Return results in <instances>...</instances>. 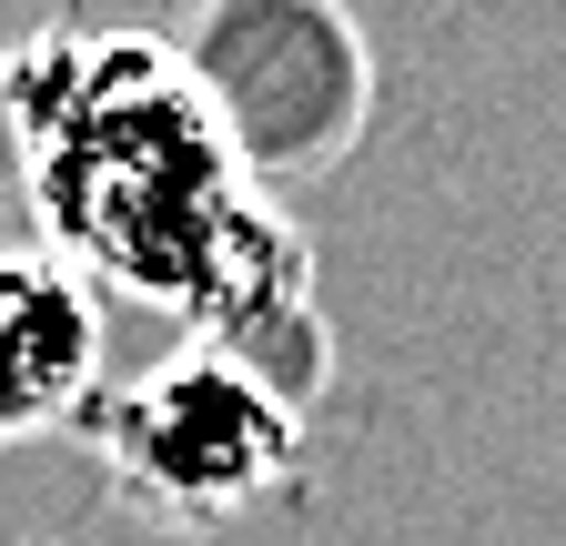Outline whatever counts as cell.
<instances>
[{
	"instance_id": "obj_2",
	"label": "cell",
	"mask_w": 566,
	"mask_h": 546,
	"mask_svg": "<svg viewBox=\"0 0 566 546\" xmlns=\"http://www.w3.org/2000/svg\"><path fill=\"white\" fill-rule=\"evenodd\" d=\"M71 435L132 516H153L172 536H212L304 475V416L212 345H182L172 365L92 395Z\"/></svg>"
},
{
	"instance_id": "obj_1",
	"label": "cell",
	"mask_w": 566,
	"mask_h": 546,
	"mask_svg": "<svg viewBox=\"0 0 566 546\" xmlns=\"http://www.w3.org/2000/svg\"><path fill=\"white\" fill-rule=\"evenodd\" d=\"M0 143L21 162L41 243L163 304L192 345L233 355L283 405L324 395V314L283 202L243 182L192 72L153 31H31L0 51Z\"/></svg>"
},
{
	"instance_id": "obj_3",
	"label": "cell",
	"mask_w": 566,
	"mask_h": 546,
	"mask_svg": "<svg viewBox=\"0 0 566 546\" xmlns=\"http://www.w3.org/2000/svg\"><path fill=\"white\" fill-rule=\"evenodd\" d=\"M172 61L253 192L334 172L375 122V51L344 0H202Z\"/></svg>"
},
{
	"instance_id": "obj_4",
	"label": "cell",
	"mask_w": 566,
	"mask_h": 546,
	"mask_svg": "<svg viewBox=\"0 0 566 546\" xmlns=\"http://www.w3.org/2000/svg\"><path fill=\"white\" fill-rule=\"evenodd\" d=\"M102 395V294L51 243H0V445L61 435Z\"/></svg>"
}]
</instances>
